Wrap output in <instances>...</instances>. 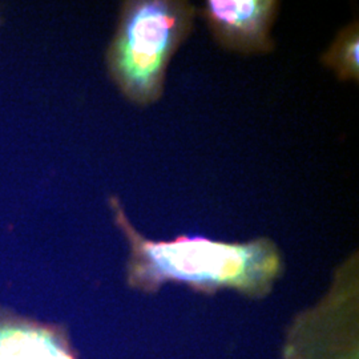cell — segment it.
Masks as SVG:
<instances>
[{"label": "cell", "mask_w": 359, "mask_h": 359, "mask_svg": "<svg viewBox=\"0 0 359 359\" xmlns=\"http://www.w3.org/2000/svg\"><path fill=\"white\" fill-rule=\"evenodd\" d=\"M108 204L128 241V283L145 293L176 283L204 293L229 287L249 297H262L283 274L281 252L270 238L226 243L182 234L169 241H154L135 228L117 196H111Z\"/></svg>", "instance_id": "obj_1"}, {"label": "cell", "mask_w": 359, "mask_h": 359, "mask_svg": "<svg viewBox=\"0 0 359 359\" xmlns=\"http://www.w3.org/2000/svg\"><path fill=\"white\" fill-rule=\"evenodd\" d=\"M0 359H75L51 330L23 322L0 323Z\"/></svg>", "instance_id": "obj_4"}, {"label": "cell", "mask_w": 359, "mask_h": 359, "mask_svg": "<svg viewBox=\"0 0 359 359\" xmlns=\"http://www.w3.org/2000/svg\"><path fill=\"white\" fill-rule=\"evenodd\" d=\"M321 65L342 83L359 81V22L353 19L334 36L320 57Z\"/></svg>", "instance_id": "obj_5"}, {"label": "cell", "mask_w": 359, "mask_h": 359, "mask_svg": "<svg viewBox=\"0 0 359 359\" xmlns=\"http://www.w3.org/2000/svg\"><path fill=\"white\" fill-rule=\"evenodd\" d=\"M277 0H206L201 16L213 40L225 51L266 55L274 51Z\"/></svg>", "instance_id": "obj_3"}, {"label": "cell", "mask_w": 359, "mask_h": 359, "mask_svg": "<svg viewBox=\"0 0 359 359\" xmlns=\"http://www.w3.org/2000/svg\"><path fill=\"white\" fill-rule=\"evenodd\" d=\"M198 10L188 0H127L121 4L105 65L117 90L137 107L158 103L168 67L194 29Z\"/></svg>", "instance_id": "obj_2"}]
</instances>
